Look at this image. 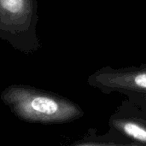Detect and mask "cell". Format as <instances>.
I'll use <instances>...</instances> for the list:
<instances>
[{
    "label": "cell",
    "mask_w": 146,
    "mask_h": 146,
    "mask_svg": "<svg viewBox=\"0 0 146 146\" xmlns=\"http://www.w3.org/2000/svg\"><path fill=\"white\" fill-rule=\"evenodd\" d=\"M8 92L5 99L13 111L28 121L59 123L83 115L80 107L63 98L21 87H15Z\"/></svg>",
    "instance_id": "cell-1"
},
{
    "label": "cell",
    "mask_w": 146,
    "mask_h": 146,
    "mask_svg": "<svg viewBox=\"0 0 146 146\" xmlns=\"http://www.w3.org/2000/svg\"><path fill=\"white\" fill-rule=\"evenodd\" d=\"M37 0H0V38L32 53L41 47L37 36Z\"/></svg>",
    "instance_id": "cell-2"
},
{
    "label": "cell",
    "mask_w": 146,
    "mask_h": 146,
    "mask_svg": "<svg viewBox=\"0 0 146 146\" xmlns=\"http://www.w3.org/2000/svg\"><path fill=\"white\" fill-rule=\"evenodd\" d=\"M88 83L105 94L146 96V64L120 68L106 66L92 74Z\"/></svg>",
    "instance_id": "cell-3"
},
{
    "label": "cell",
    "mask_w": 146,
    "mask_h": 146,
    "mask_svg": "<svg viewBox=\"0 0 146 146\" xmlns=\"http://www.w3.org/2000/svg\"><path fill=\"white\" fill-rule=\"evenodd\" d=\"M109 126V134L146 146V111L129 100L110 117Z\"/></svg>",
    "instance_id": "cell-4"
},
{
    "label": "cell",
    "mask_w": 146,
    "mask_h": 146,
    "mask_svg": "<svg viewBox=\"0 0 146 146\" xmlns=\"http://www.w3.org/2000/svg\"><path fill=\"white\" fill-rule=\"evenodd\" d=\"M75 146H143L135 142L126 141L121 138H116L109 133L99 139H92L84 143L78 144Z\"/></svg>",
    "instance_id": "cell-5"
},
{
    "label": "cell",
    "mask_w": 146,
    "mask_h": 146,
    "mask_svg": "<svg viewBox=\"0 0 146 146\" xmlns=\"http://www.w3.org/2000/svg\"><path fill=\"white\" fill-rule=\"evenodd\" d=\"M127 97L134 99L137 102H139V103L143 104L144 105L146 106V96H143V95H127Z\"/></svg>",
    "instance_id": "cell-6"
}]
</instances>
